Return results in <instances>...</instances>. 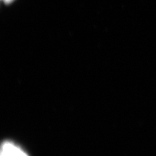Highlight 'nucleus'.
<instances>
[{
  "label": "nucleus",
  "instance_id": "obj_1",
  "mask_svg": "<svg viewBox=\"0 0 156 156\" xmlns=\"http://www.w3.org/2000/svg\"><path fill=\"white\" fill-rule=\"evenodd\" d=\"M0 153L1 155L4 156H24L27 155L19 146L8 140L3 143L1 146Z\"/></svg>",
  "mask_w": 156,
  "mask_h": 156
},
{
  "label": "nucleus",
  "instance_id": "obj_2",
  "mask_svg": "<svg viewBox=\"0 0 156 156\" xmlns=\"http://www.w3.org/2000/svg\"><path fill=\"white\" fill-rule=\"evenodd\" d=\"M4 1H5V2L6 3H9L11 2L12 0H4Z\"/></svg>",
  "mask_w": 156,
  "mask_h": 156
}]
</instances>
